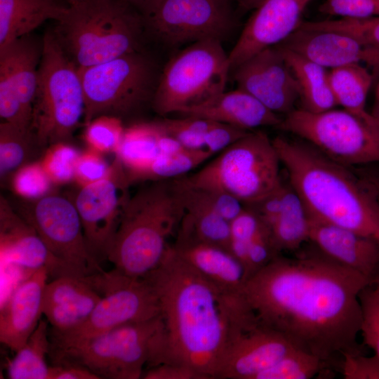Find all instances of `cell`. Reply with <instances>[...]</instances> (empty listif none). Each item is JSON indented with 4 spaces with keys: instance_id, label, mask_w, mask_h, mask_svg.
<instances>
[{
    "instance_id": "cell-20",
    "label": "cell",
    "mask_w": 379,
    "mask_h": 379,
    "mask_svg": "<svg viewBox=\"0 0 379 379\" xmlns=\"http://www.w3.org/2000/svg\"><path fill=\"white\" fill-rule=\"evenodd\" d=\"M325 68L365 63L379 76V50L368 47L357 39L336 31L298 28L277 45Z\"/></svg>"
},
{
    "instance_id": "cell-24",
    "label": "cell",
    "mask_w": 379,
    "mask_h": 379,
    "mask_svg": "<svg viewBox=\"0 0 379 379\" xmlns=\"http://www.w3.org/2000/svg\"><path fill=\"white\" fill-rule=\"evenodd\" d=\"M48 278L46 268L31 272L15 286L1 307L0 340L14 352L25 344L41 320Z\"/></svg>"
},
{
    "instance_id": "cell-38",
    "label": "cell",
    "mask_w": 379,
    "mask_h": 379,
    "mask_svg": "<svg viewBox=\"0 0 379 379\" xmlns=\"http://www.w3.org/2000/svg\"><path fill=\"white\" fill-rule=\"evenodd\" d=\"M80 154L67 142H58L46 148L40 162L53 185H64L74 180Z\"/></svg>"
},
{
    "instance_id": "cell-30",
    "label": "cell",
    "mask_w": 379,
    "mask_h": 379,
    "mask_svg": "<svg viewBox=\"0 0 379 379\" xmlns=\"http://www.w3.org/2000/svg\"><path fill=\"white\" fill-rule=\"evenodd\" d=\"M269 230L274 246L280 254L285 251H296L310 239L308 214L289 182L283 185L281 209Z\"/></svg>"
},
{
    "instance_id": "cell-14",
    "label": "cell",
    "mask_w": 379,
    "mask_h": 379,
    "mask_svg": "<svg viewBox=\"0 0 379 379\" xmlns=\"http://www.w3.org/2000/svg\"><path fill=\"white\" fill-rule=\"evenodd\" d=\"M232 0H164L143 18L145 33L165 46L216 39L223 41L235 26Z\"/></svg>"
},
{
    "instance_id": "cell-7",
    "label": "cell",
    "mask_w": 379,
    "mask_h": 379,
    "mask_svg": "<svg viewBox=\"0 0 379 379\" xmlns=\"http://www.w3.org/2000/svg\"><path fill=\"white\" fill-rule=\"evenodd\" d=\"M164 326L161 314L151 319L128 323L72 345L51 350L55 364L85 366L100 378L138 379L145 365L159 364Z\"/></svg>"
},
{
    "instance_id": "cell-6",
    "label": "cell",
    "mask_w": 379,
    "mask_h": 379,
    "mask_svg": "<svg viewBox=\"0 0 379 379\" xmlns=\"http://www.w3.org/2000/svg\"><path fill=\"white\" fill-rule=\"evenodd\" d=\"M84 90L78 67L52 31L42 39L38 83L30 131L41 148L67 142L84 117Z\"/></svg>"
},
{
    "instance_id": "cell-41",
    "label": "cell",
    "mask_w": 379,
    "mask_h": 379,
    "mask_svg": "<svg viewBox=\"0 0 379 379\" xmlns=\"http://www.w3.org/2000/svg\"><path fill=\"white\" fill-rule=\"evenodd\" d=\"M263 225L258 214L248 206L230 222V251L245 270L248 244Z\"/></svg>"
},
{
    "instance_id": "cell-25",
    "label": "cell",
    "mask_w": 379,
    "mask_h": 379,
    "mask_svg": "<svg viewBox=\"0 0 379 379\" xmlns=\"http://www.w3.org/2000/svg\"><path fill=\"white\" fill-rule=\"evenodd\" d=\"M101 297L85 277H58L45 286L42 312L53 333L67 332L89 317Z\"/></svg>"
},
{
    "instance_id": "cell-8",
    "label": "cell",
    "mask_w": 379,
    "mask_h": 379,
    "mask_svg": "<svg viewBox=\"0 0 379 379\" xmlns=\"http://www.w3.org/2000/svg\"><path fill=\"white\" fill-rule=\"evenodd\" d=\"M280 164L272 140L258 131L249 132L187 178L193 185L227 193L249 206L281 185Z\"/></svg>"
},
{
    "instance_id": "cell-31",
    "label": "cell",
    "mask_w": 379,
    "mask_h": 379,
    "mask_svg": "<svg viewBox=\"0 0 379 379\" xmlns=\"http://www.w3.org/2000/svg\"><path fill=\"white\" fill-rule=\"evenodd\" d=\"M329 79L338 105L368 124L378 127L366 108L374 76L365 67L361 64H351L333 68L329 72Z\"/></svg>"
},
{
    "instance_id": "cell-4",
    "label": "cell",
    "mask_w": 379,
    "mask_h": 379,
    "mask_svg": "<svg viewBox=\"0 0 379 379\" xmlns=\"http://www.w3.org/2000/svg\"><path fill=\"white\" fill-rule=\"evenodd\" d=\"M185 215L172 180L152 181L130 197L107 253L116 270L142 279L158 267Z\"/></svg>"
},
{
    "instance_id": "cell-40",
    "label": "cell",
    "mask_w": 379,
    "mask_h": 379,
    "mask_svg": "<svg viewBox=\"0 0 379 379\" xmlns=\"http://www.w3.org/2000/svg\"><path fill=\"white\" fill-rule=\"evenodd\" d=\"M163 131L178 140L186 149L204 148V134L213 121L184 116L182 118H164L157 121Z\"/></svg>"
},
{
    "instance_id": "cell-5",
    "label": "cell",
    "mask_w": 379,
    "mask_h": 379,
    "mask_svg": "<svg viewBox=\"0 0 379 379\" xmlns=\"http://www.w3.org/2000/svg\"><path fill=\"white\" fill-rule=\"evenodd\" d=\"M52 32L79 68L141 51L145 34L142 15L124 0H74Z\"/></svg>"
},
{
    "instance_id": "cell-39",
    "label": "cell",
    "mask_w": 379,
    "mask_h": 379,
    "mask_svg": "<svg viewBox=\"0 0 379 379\" xmlns=\"http://www.w3.org/2000/svg\"><path fill=\"white\" fill-rule=\"evenodd\" d=\"M53 185L40 161L24 165L11 176L13 192L25 200L38 199L51 193Z\"/></svg>"
},
{
    "instance_id": "cell-1",
    "label": "cell",
    "mask_w": 379,
    "mask_h": 379,
    "mask_svg": "<svg viewBox=\"0 0 379 379\" xmlns=\"http://www.w3.org/2000/svg\"><path fill=\"white\" fill-rule=\"evenodd\" d=\"M371 279L318 250L281 255L251 276L244 294L258 321L331 368L362 353L359 295Z\"/></svg>"
},
{
    "instance_id": "cell-3",
    "label": "cell",
    "mask_w": 379,
    "mask_h": 379,
    "mask_svg": "<svg viewBox=\"0 0 379 379\" xmlns=\"http://www.w3.org/2000/svg\"><path fill=\"white\" fill-rule=\"evenodd\" d=\"M272 142L309 216L379 241V204L353 169L302 139Z\"/></svg>"
},
{
    "instance_id": "cell-50",
    "label": "cell",
    "mask_w": 379,
    "mask_h": 379,
    "mask_svg": "<svg viewBox=\"0 0 379 379\" xmlns=\"http://www.w3.org/2000/svg\"><path fill=\"white\" fill-rule=\"evenodd\" d=\"M49 379H100L84 366L61 363L51 366Z\"/></svg>"
},
{
    "instance_id": "cell-2",
    "label": "cell",
    "mask_w": 379,
    "mask_h": 379,
    "mask_svg": "<svg viewBox=\"0 0 379 379\" xmlns=\"http://www.w3.org/2000/svg\"><path fill=\"white\" fill-rule=\"evenodd\" d=\"M143 278L156 291L164 326L160 364L185 366L217 379L232 338L257 324L247 300L222 295L173 246Z\"/></svg>"
},
{
    "instance_id": "cell-23",
    "label": "cell",
    "mask_w": 379,
    "mask_h": 379,
    "mask_svg": "<svg viewBox=\"0 0 379 379\" xmlns=\"http://www.w3.org/2000/svg\"><path fill=\"white\" fill-rule=\"evenodd\" d=\"M309 220V241L319 252L374 281L379 274L378 240L310 216Z\"/></svg>"
},
{
    "instance_id": "cell-9",
    "label": "cell",
    "mask_w": 379,
    "mask_h": 379,
    "mask_svg": "<svg viewBox=\"0 0 379 379\" xmlns=\"http://www.w3.org/2000/svg\"><path fill=\"white\" fill-rule=\"evenodd\" d=\"M222 42L216 39L194 42L168 61L152 101L157 113H179L225 91L231 68Z\"/></svg>"
},
{
    "instance_id": "cell-37",
    "label": "cell",
    "mask_w": 379,
    "mask_h": 379,
    "mask_svg": "<svg viewBox=\"0 0 379 379\" xmlns=\"http://www.w3.org/2000/svg\"><path fill=\"white\" fill-rule=\"evenodd\" d=\"M302 26L348 34L364 45L379 50V17L302 21Z\"/></svg>"
},
{
    "instance_id": "cell-35",
    "label": "cell",
    "mask_w": 379,
    "mask_h": 379,
    "mask_svg": "<svg viewBox=\"0 0 379 379\" xmlns=\"http://www.w3.org/2000/svg\"><path fill=\"white\" fill-rule=\"evenodd\" d=\"M331 368L316 356L296 348L260 373L255 379H310Z\"/></svg>"
},
{
    "instance_id": "cell-33",
    "label": "cell",
    "mask_w": 379,
    "mask_h": 379,
    "mask_svg": "<svg viewBox=\"0 0 379 379\" xmlns=\"http://www.w3.org/2000/svg\"><path fill=\"white\" fill-rule=\"evenodd\" d=\"M41 149L31 131L6 121L0 124V176L5 180L37 154Z\"/></svg>"
},
{
    "instance_id": "cell-48",
    "label": "cell",
    "mask_w": 379,
    "mask_h": 379,
    "mask_svg": "<svg viewBox=\"0 0 379 379\" xmlns=\"http://www.w3.org/2000/svg\"><path fill=\"white\" fill-rule=\"evenodd\" d=\"M340 369L345 379H379V357L347 354L342 358Z\"/></svg>"
},
{
    "instance_id": "cell-34",
    "label": "cell",
    "mask_w": 379,
    "mask_h": 379,
    "mask_svg": "<svg viewBox=\"0 0 379 379\" xmlns=\"http://www.w3.org/2000/svg\"><path fill=\"white\" fill-rule=\"evenodd\" d=\"M213 154L206 149H185L171 154H158L144 173L141 181L172 180L190 171Z\"/></svg>"
},
{
    "instance_id": "cell-53",
    "label": "cell",
    "mask_w": 379,
    "mask_h": 379,
    "mask_svg": "<svg viewBox=\"0 0 379 379\" xmlns=\"http://www.w3.org/2000/svg\"><path fill=\"white\" fill-rule=\"evenodd\" d=\"M239 7L243 11L255 9L263 0H236Z\"/></svg>"
},
{
    "instance_id": "cell-43",
    "label": "cell",
    "mask_w": 379,
    "mask_h": 379,
    "mask_svg": "<svg viewBox=\"0 0 379 379\" xmlns=\"http://www.w3.org/2000/svg\"><path fill=\"white\" fill-rule=\"evenodd\" d=\"M181 178L186 188L194 197L230 222L246 207L237 199L227 193L193 185L189 182L186 175Z\"/></svg>"
},
{
    "instance_id": "cell-32",
    "label": "cell",
    "mask_w": 379,
    "mask_h": 379,
    "mask_svg": "<svg viewBox=\"0 0 379 379\" xmlns=\"http://www.w3.org/2000/svg\"><path fill=\"white\" fill-rule=\"evenodd\" d=\"M47 322L41 319L25 344L7 364L11 379H49L51 366L46 362L50 353Z\"/></svg>"
},
{
    "instance_id": "cell-27",
    "label": "cell",
    "mask_w": 379,
    "mask_h": 379,
    "mask_svg": "<svg viewBox=\"0 0 379 379\" xmlns=\"http://www.w3.org/2000/svg\"><path fill=\"white\" fill-rule=\"evenodd\" d=\"M67 9L58 0H0V47L30 34L48 20H60Z\"/></svg>"
},
{
    "instance_id": "cell-54",
    "label": "cell",
    "mask_w": 379,
    "mask_h": 379,
    "mask_svg": "<svg viewBox=\"0 0 379 379\" xmlns=\"http://www.w3.org/2000/svg\"><path fill=\"white\" fill-rule=\"evenodd\" d=\"M372 116L375 119L378 127H379V102H376L375 104L372 112Z\"/></svg>"
},
{
    "instance_id": "cell-49",
    "label": "cell",
    "mask_w": 379,
    "mask_h": 379,
    "mask_svg": "<svg viewBox=\"0 0 379 379\" xmlns=\"http://www.w3.org/2000/svg\"><path fill=\"white\" fill-rule=\"evenodd\" d=\"M144 379H205L192 368L179 364L164 363L150 367L142 376Z\"/></svg>"
},
{
    "instance_id": "cell-51",
    "label": "cell",
    "mask_w": 379,
    "mask_h": 379,
    "mask_svg": "<svg viewBox=\"0 0 379 379\" xmlns=\"http://www.w3.org/2000/svg\"><path fill=\"white\" fill-rule=\"evenodd\" d=\"M353 170L379 204V168L365 166Z\"/></svg>"
},
{
    "instance_id": "cell-45",
    "label": "cell",
    "mask_w": 379,
    "mask_h": 379,
    "mask_svg": "<svg viewBox=\"0 0 379 379\" xmlns=\"http://www.w3.org/2000/svg\"><path fill=\"white\" fill-rule=\"evenodd\" d=\"M280 255L274 246L269 229L264 224L248 244L246 266L247 280Z\"/></svg>"
},
{
    "instance_id": "cell-46",
    "label": "cell",
    "mask_w": 379,
    "mask_h": 379,
    "mask_svg": "<svg viewBox=\"0 0 379 379\" xmlns=\"http://www.w3.org/2000/svg\"><path fill=\"white\" fill-rule=\"evenodd\" d=\"M102 154L89 148L80 154L74 180L80 187L100 181L109 174L112 164H108Z\"/></svg>"
},
{
    "instance_id": "cell-52",
    "label": "cell",
    "mask_w": 379,
    "mask_h": 379,
    "mask_svg": "<svg viewBox=\"0 0 379 379\" xmlns=\"http://www.w3.org/2000/svg\"><path fill=\"white\" fill-rule=\"evenodd\" d=\"M136 11H138L143 18L147 17L154 13L164 0H124Z\"/></svg>"
},
{
    "instance_id": "cell-11",
    "label": "cell",
    "mask_w": 379,
    "mask_h": 379,
    "mask_svg": "<svg viewBox=\"0 0 379 379\" xmlns=\"http://www.w3.org/2000/svg\"><path fill=\"white\" fill-rule=\"evenodd\" d=\"M101 295L89 317L77 328L53 333L51 350L62 349L121 325L151 319L161 314L157 295L145 278L128 277L113 269L86 276Z\"/></svg>"
},
{
    "instance_id": "cell-16",
    "label": "cell",
    "mask_w": 379,
    "mask_h": 379,
    "mask_svg": "<svg viewBox=\"0 0 379 379\" xmlns=\"http://www.w3.org/2000/svg\"><path fill=\"white\" fill-rule=\"evenodd\" d=\"M42 53L40 42L30 34L0 47V117L30 131Z\"/></svg>"
},
{
    "instance_id": "cell-15",
    "label": "cell",
    "mask_w": 379,
    "mask_h": 379,
    "mask_svg": "<svg viewBox=\"0 0 379 379\" xmlns=\"http://www.w3.org/2000/svg\"><path fill=\"white\" fill-rule=\"evenodd\" d=\"M125 171L119 159L112 163L109 174L104 179L81 187L73 203L81 222L90 253L99 262L107 253L130 197Z\"/></svg>"
},
{
    "instance_id": "cell-12",
    "label": "cell",
    "mask_w": 379,
    "mask_h": 379,
    "mask_svg": "<svg viewBox=\"0 0 379 379\" xmlns=\"http://www.w3.org/2000/svg\"><path fill=\"white\" fill-rule=\"evenodd\" d=\"M347 166L379 163V128L343 109H293L277 127Z\"/></svg>"
},
{
    "instance_id": "cell-17",
    "label": "cell",
    "mask_w": 379,
    "mask_h": 379,
    "mask_svg": "<svg viewBox=\"0 0 379 379\" xmlns=\"http://www.w3.org/2000/svg\"><path fill=\"white\" fill-rule=\"evenodd\" d=\"M240 88L272 112L287 114L294 109L300 90L291 68L277 46L265 48L233 70Z\"/></svg>"
},
{
    "instance_id": "cell-28",
    "label": "cell",
    "mask_w": 379,
    "mask_h": 379,
    "mask_svg": "<svg viewBox=\"0 0 379 379\" xmlns=\"http://www.w3.org/2000/svg\"><path fill=\"white\" fill-rule=\"evenodd\" d=\"M161 129L156 121L133 124L125 128L115 153L122 165L129 184L141 181L155 157L159 154Z\"/></svg>"
},
{
    "instance_id": "cell-18",
    "label": "cell",
    "mask_w": 379,
    "mask_h": 379,
    "mask_svg": "<svg viewBox=\"0 0 379 379\" xmlns=\"http://www.w3.org/2000/svg\"><path fill=\"white\" fill-rule=\"evenodd\" d=\"M312 0H263L246 22L228 53L231 71L269 47L284 41L302 22Z\"/></svg>"
},
{
    "instance_id": "cell-22",
    "label": "cell",
    "mask_w": 379,
    "mask_h": 379,
    "mask_svg": "<svg viewBox=\"0 0 379 379\" xmlns=\"http://www.w3.org/2000/svg\"><path fill=\"white\" fill-rule=\"evenodd\" d=\"M173 247L222 295L233 300L246 299V270L229 250L199 241L180 230Z\"/></svg>"
},
{
    "instance_id": "cell-56",
    "label": "cell",
    "mask_w": 379,
    "mask_h": 379,
    "mask_svg": "<svg viewBox=\"0 0 379 379\" xmlns=\"http://www.w3.org/2000/svg\"><path fill=\"white\" fill-rule=\"evenodd\" d=\"M376 102H379V80L376 88Z\"/></svg>"
},
{
    "instance_id": "cell-36",
    "label": "cell",
    "mask_w": 379,
    "mask_h": 379,
    "mask_svg": "<svg viewBox=\"0 0 379 379\" xmlns=\"http://www.w3.org/2000/svg\"><path fill=\"white\" fill-rule=\"evenodd\" d=\"M85 126L84 137L88 148L102 154L117 152L125 131L121 118L101 115Z\"/></svg>"
},
{
    "instance_id": "cell-57",
    "label": "cell",
    "mask_w": 379,
    "mask_h": 379,
    "mask_svg": "<svg viewBox=\"0 0 379 379\" xmlns=\"http://www.w3.org/2000/svg\"><path fill=\"white\" fill-rule=\"evenodd\" d=\"M65 1H66L68 3V4H70V3H71L72 1H74V0H65Z\"/></svg>"
},
{
    "instance_id": "cell-42",
    "label": "cell",
    "mask_w": 379,
    "mask_h": 379,
    "mask_svg": "<svg viewBox=\"0 0 379 379\" xmlns=\"http://www.w3.org/2000/svg\"><path fill=\"white\" fill-rule=\"evenodd\" d=\"M359 300L363 342L379 357V291L369 284L361 291Z\"/></svg>"
},
{
    "instance_id": "cell-21",
    "label": "cell",
    "mask_w": 379,
    "mask_h": 379,
    "mask_svg": "<svg viewBox=\"0 0 379 379\" xmlns=\"http://www.w3.org/2000/svg\"><path fill=\"white\" fill-rule=\"evenodd\" d=\"M295 349L281 334L258 323L232 338L217 379H255Z\"/></svg>"
},
{
    "instance_id": "cell-10",
    "label": "cell",
    "mask_w": 379,
    "mask_h": 379,
    "mask_svg": "<svg viewBox=\"0 0 379 379\" xmlns=\"http://www.w3.org/2000/svg\"><path fill=\"white\" fill-rule=\"evenodd\" d=\"M86 126L101 115L121 118L152 101L160 72L142 50L98 65L79 68Z\"/></svg>"
},
{
    "instance_id": "cell-29",
    "label": "cell",
    "mask_w": 379,
    "mask_h": 379,
    "mask_svg": "<svg viewBox=\"0 0 379 379\" xmlns=\"http://www.w3.org/2000/svg\"><path fill=\"white\" fill-rule=\"evenodd\" d=\"M291 68L298 82L303 108L312 112H322L338 105L329 72L326 68L298 54L277 46Z\"/></svg>"
},
{
    "instance_id": "cell-13",
    "label": "cell",
    "mask_w": 379,
    "mask_h": 379,
    "mask_svg": "<svg viewBox=\"0 0 379 379\" xmlns=\"http://www.w3.org/2000/svg\"><path fill=\"white\" fill-rule=\"evenodd\" d=\"M25 201L15 211L36 230L53 255L82 277L104 271L88 249L72 201L53 192Z\"/></svg>"
},
{
    "instance_id": "cell-47",
    "label": "cell",
    "mask_w": 379,
    "mask_h": 379,
    "mask_svg": "<svg viewBox=\"0 0 379 379\" xmlns=\"http://www.w3.org/2000/svg\"><path fill=\"white\" fill-rule=\"evenodd\" d=\"M249 132L230 124L213 121L204 134V148L213 155L225 149Z\"/></svg>"
},
{
    "instance_id": "cell-26",
    "label": "cell",
    "mask_w": 379,
    "mask_h": 379,
    "mask_svg": "<svg viewBox=\"0 0 379 379\" xmlns=\"http://www.w3.org/2000/svg\"><path fill=\"white\" fill-rule=\"evenodd\" d=\"M230 124L249 131L262 126L278 127L282 119L247 92L237 89L221 93L198 105L179 112Z\"/></svg>"
},
{
    "instance_id": "cell-44",
    "label": "cell",
    "mask_w": 379,
    "mask_h": 379,
    "mask_svg": "<svg viewBox=\"0 0 379 379\" xmlns=\"http://www.w3.org/2000/svg\"><path fill=\"white\" fill-rule=\"evenodd\" d=\"M319 11L324 15L340 18L379 17V0H325Z\"/></svg>"
},
{
    "instance_id": "cell-19",
    "label": "cell",
    "mask_w": 379,
    "mask_h": 379,
    "mask_svg": "<svg viewBox=\"0 0 379 379\" xmlns=\"http://www.w3.org/2000/svg\"><path fill=\"white\" fill-rule=\"evenodd\" d=\"M0 255L4 267H18L32 272L46 268L49 278L82 276L58 258L36 230L3 196L0 199Z\"/></svg>"
},
{
    "instance_id": "cell-55",
    "label": "cell",
    "mask_w": 379,
    "mask_h": 379,
    "mask_svg": "<svg viewBox=\"0 0 379 379\" xmlns=\"http://www.w3.org/2000/svg\"><path fill=\"white\" fill-rule=\"evenodd\" d=\"M379 291V274L372 284Z\"/></svg>"
}]
</instances>
